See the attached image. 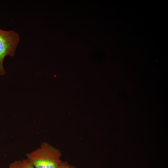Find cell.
<instances>
[{
  "label": "cell",
  "mask_w": 168,
  "mask_h": 168,
  "mask_svg": "<svg viewBox=\"0 0 168 168\" xmlns=\"http://www.w3.org/2000/svg\"><path fill=\"white\" fill-rule=\"evenodd\" d=\"M26 155L35 168H58L63 162L60 150L46 142Z\"/></svg>",
  "instance_id": "6da1fadb"
},
{
  "label": "cell",
  "mask_w": 168,
  "mask_h": 168,
  "mask_svg": "<svg viewBox=\"0 0 168 168\" xmlns=\"http://www.w3.org/2000/svg\"><path fill=\"white\" fill-rule=\"evenodd\" d=\"M20 41L19 35L15 30L0 29V75L6 73L3 65L5 57H12L15 55Z\"/></svg>",
  "instance_id": "7a4b0ae2"
},
{
  "label": "cell",
  "mask_w": 168,
  "mask_h": 168,
  "mask_svg": "<svg viewBox=\"0 0 168 168\" xmlns=\"http://www.w3.org/2000/svg\"><path fill=\"white\" fill-rule=\"evenodd\" d=\"M8 168H35L27 158L21 160L15 161L9 165Z\"/></svg>",
  "instance_id": "3957f363"
},
{
  "label": "cell",
  "mask_w": 168,
  "mask_h": 168,
  "mask_svg": "<svg viewBox=\"0 0 168 168\" xmlns=\"http://www.w3.org/2000/svg\"><path fill=\"white\" fill-rule=\"evenodd\" d=\"M58 168H76V167L70 164L67 161H63Z\"/></svg>",
  "instance_id": "277c9868"
}]
</instances>
